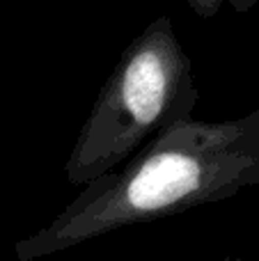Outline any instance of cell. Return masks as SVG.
I'll return each instance as SVG.
<instances>
[{
	"instance_id": "cell-1",
	"label": "cell",
	"mask_w": 259,
	"mask_h": 261,
	"mask_svg": "<svg viewBox=\"0 0 259 261\" xmlns=\"http://www.w3.org/2000/svg\"><path fill=\"white\" fill-rule=\"evenodd\" d=\"M259 184V110L225 122L182 119L136 156L87 184L48 225L16 241L18 261H39L92 239L214 204Z\"/></svg>"
},
{
	"instance_id": "cell-2",
	"label": "cell",
	"mask_w": 259,
	"mask_h": 261,
	"mask_svg": "<svg viewBox=\"0 0 259 261\" xmlns=\"http://www.w3.org/2000/svg\"><path fill=\"white\" fill-rule=\"evenodd\" d=\"M200 90L191 55L161 14L119 55L69 151L73 186L96 181L136 156L163 128L193 117Z\"/></svg>"
},
{
	"instance_id": "cell-3",
	"label": "cell",
	"mask_w": 259,
	"mask_h": 261,
	"mask_svg": "<svg viewBox=\"0 0 259 261\" xmlns=\"http://www.w3.org/2000/svg\"><path fill=\"white\" fill-rule=\"evenodd\" d=\"M186 3L200 18H211L220 12L223 5L232 7L237 14H248L255 9L257 0H186Z\"/></svg>"
},
{
	"instance_id": "cell-4",
	"label": "cell",
	"mask_w": 259,
	"mask_h": 261,
	"mask_svg": "<svg viewBox=\"0 0 259 261\" xmlns=\"http://www.w3.org/2000/svg\"><path fill=\"white\" fill-rule=\"evenodd\" d=\"M223 261H246V259H239V257H225Z\"/></svg>"
}]
</instances>
